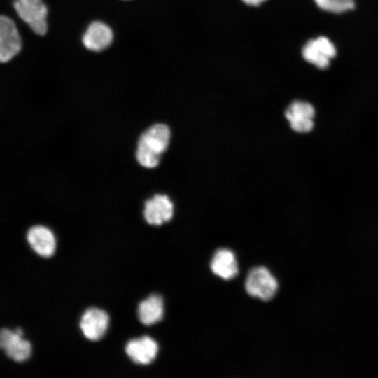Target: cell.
Returning a JSON list of instances; mask_svg holds the SVG:
<instances>
[{
	"label": "cell",
	"mask_w": 378,
	"mask_h": 378,
	"mask_svg": "<svg viewBox=\"0 0 378 378\" xmlns=\"http://www.w3.org/2000/svg\"><path fill=\"white\" fill-rule=\"evenodd\" d=\"M169 138V129L164 124H155L148 128L138 141L136 151L138 162L146 168L156 167L161 154L167 148Z\"/></svg>",
	"instance_id": "cell-1"
},
{
	"label": "cell",
	"mask_w": 378,
	"mask_h": 378,
	"mask_svg": "<svg viewBox=\"0 0 378 378\" xmlns=\"http://www.w3.org/2000/svg\"><path fill=\"white\" fill-rule=\"evenodd\" d=\"M245 288L248 295L268 301L272 299L278 290V282L265 267L252 269L246 279Z\"/></svg>",
	"instance_id": "cell-2"
},
{
	"label": "cell",
	"mask_w": 378,
	"mask_h": 378,
	"mask_svg": "<svg viewBox=\"0 0 378 378\" xmlns=\"http://www.w3.org/2000/svg\"><path fill=\"white\" fill-rule=\"evenodd\" d=\"M13 7L34 33L41 36L46 33L48 8L42 0H15Z\"/></svg>",
	"instance_id": "cell-3"
},
{
	"label": "cell",
	"mask_w": 378,
	"mask_h": 378,
	"mask_svg": "<svg viewBox=\"0 0 378 378\" xmlns=\"http://www.w3.org/2000/svg\"><path fill=\"white\" fill-rule=\"evenodd\" d=\"M336 54L335 45L326 36L309 40L302 50L303 58L321 69H327Z\"/></svg>",
	"instance_id": "cell-4"
},
{
	"label": "cell",
	"mask_w": 378,
	"mask_h": 378,
	"mask_svg": "<svg viewBox=\"0 0 378 378\" xmlns=\"http://www.w3.org/2000/svg\"><path fill=\"white\" fill-rule=\"evenodd\" d=\"M22 47L18 29L12 19L1 15L0 18V60L7 62L15 56Z\"/></svg>",
	"instance_id": "cell-5"
},
{
	"label": "cell",
	"mask_w": 378,
	"mask_h": 378,
	"mask_svg": "<svg viewBox=\"0 0 378 378\" xmlns=\"http://www.w3.org/2000/svg\"><path fill=\"white\" fill-rule=\"evenodd\" d=\"M314 106L307 102H293L285 112V116L291 128L298 132H308L314 127Z\"/></svg>",
	"instance_id": "cell-6"
},
{
	"label": "cell",
	"mask_w": 378,
	"mask_h": 378,
	"mask_svg": "<svg viewBox=\"0 0 378 378\" xmlns=\"http://www.w3.org/2000/svg\"><path fill=\"white\" fill-rule=\"evenodd\" d=\"M0 346L6 356L15 362H24L31 355V344L15 331L12 332L8 329H1Z\"/></svg>",
	"instance_id": "cell-7"
},
{
	"label": "cell",
	"mask_w": 378,
	"mask_h": 378,
	"mask_svg": "<svg viewBox=\"0 0 378 378\" xmlns=\"http://www.w3.org/2000/svg\"><path fill=\"white\" fill-rule=\"evenodd\" d=\"M108 321V316L104 311L97 308H90L83 314L80 328L87 339L97 341L105 335Z\"/></svg>",
	"instance_id": "cell-8"
},
{
	"label": "cell",
	"mask_w": 378,
	"mask_h": 378,
	"mask_svg": "<svg viewBox=\"0 0 378 378\" xmlns=\"http://www.w3.org/2000/svg\"><path fill=\"white\" fill-rule=\"evenodd\" d=\"M144 206V216L150 225H160L172 218L174 206L165 195H155L146 201Z\"/></svg>",
	"instance_id": "cell-9"
},
{
	"label": "cell",
	"mask_w": 378,
	"mask_h": 378,
	"mask_svg": "<svg viewBox=\"0 0 378 378\" xmlns=\"http://www.w3.org/2000/svg\"><path fill=\"white\" fill-rule=\"evenodd\" d=\"M113 37V31L107 24L94 21L88 27L82 37V42L88 50L100 52L111 45Z\"/></svg>",
	"instance_id": "cell-10"
},
{
	"label": "cell",
	"mask_w": 378,
	"mask_h": 378,
	"mask_svg": "<svg viewBox=\"0 0 378 378\" xmlns=\"http://www.w3.org/2000/svg\"><path fill=\"white\" fill-rule=\"evenodd\" d=\"M125 352L134 363L148 365L156 358L158 345L152 338L144 336L130 341L125 346Z\"/></svg>",
	"instance_id": "cell-11"
},
{
	"label": "cell",
	"mask_w": 378,
	"mask_h": 378,
	"mask_svg": "<svg viewBox=\"0 0 378 378\" xmlns=\"http://www.w3.org/2000/svg\"><path fill=\"white\" fill-rule=\"evenodd\" d=\"M27 239L31 248L41 256L50 257L55 251V236L46 227L35 225L30 227L27 234Z\"/></svg>",
	"instance_id": "cell-12"
},
{
	"label": "cell",
	"mask_w": 378,
	"mask_h": 378,
	"mask_svg": "<svg viewBox=\"0 0 378 378\" xmlns=\"http://www.w3.org/2000/svg\"><path fill=\"white\" fill-rule=\"evenodd\" d=\"M210 266L216 275L225 280L234 278L239 272L234 253L226 248L218 249L215 253Z\"/></svg>",
	"instance_id": "cell-13"
},
{
	"label": "cell",
	"mask_w": 378,
	"mask_h": 378,
	"mask_svg": "<svg viewBox=\"0 0 378 378\" xmlns=\"http://www.w3.org/2000/svg\"><path fill=\"white\" fill-rule=\"evenodd\" d=\"M163 314V300L159 295H150L139 305L138 316L140 321L145 326H151L160 321Z\"/></svg>",
	"instance_id": "cell-14"
},
{
	"label": "cell",
	"mask_w": 378,
	"mask_h": 378,
	"mask_svg": "<svg viewBox=\"0 0 378 378\" xmlns=\"http://www.w3.org/2000/svg\"><path fill=\"white\" fill-rule=\"evenodd\" d=\"M322 10L333 13H342L355 8L354 0H314Z\"/></svg>",
	"instance_id": "cell-15"
},
{
	"label": "cell",
	"mask_w": 378,
	"mask_h": 378,
	"mask_svg": "<svg viewBox=\"0 0 378 378\" xmlns=\"http://www.w3.org/2000/svg\"><path fill=\"white\" fill-rule=\"evenodd\" d=\"M245 4L249 5V6H256L262 3H263L266 0H242Z\"/></svg>",
	"instance_id": "cell-16"
}]
</instances>
